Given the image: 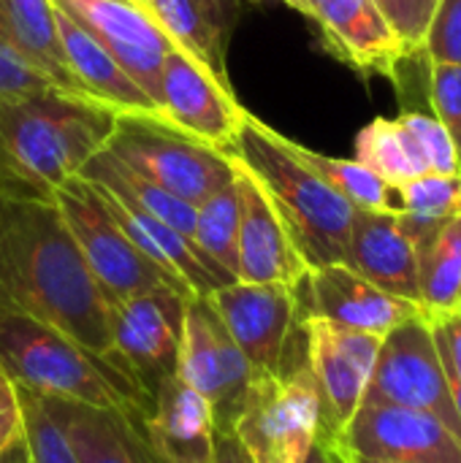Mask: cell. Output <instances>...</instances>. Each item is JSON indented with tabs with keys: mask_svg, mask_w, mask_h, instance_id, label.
<instances>
[{
	"mask_svg": "<svg viewBox=\"0 0 461 463\" xmlns=\"http://www.w3.org/2000/svg\"><path fill=\"white\" fill-rule=\"evenodd\" d=\"M0 315L41 320L114 364L109 301L54 201L0 193Z\"/></svg>",
	"mask_w": 461,
	"mask_h": 463,
	"instance_id": "6da1fadb",
	"label": "cell"
},
{
	"mask_svg": "<svg viewBox=\"0 0 461 463\" xmlns=\"http://www.w3.org/2000/svg\"><path fill=\"white\" fill-rule=\"evenodd\" d=\"M117 114L57 90L0 98V193L52 201L109 144Z\"/></svg>",
	"mask_w": 461,
	"mask_h": 463,
	"instance_id": "7a4b0ae2",
	"label": "cell"
},
{
	"mask_svg": "<svg viewBox=\"0 0 461 463\" xmlns=\"http://www.w3.org/2000/svg\"><path fill=\"white\" fill-rule=\"evenodd\" d=\"M231 155L261 182L307 269L345 263L353 209L291 146L247 111Z\"/></svg>",
	"mask_w": 461,
	"mask_h": 463,
	"instance_id": "3957f363",
	"label": "cell"
},
{
	"mask_svg": "<svg viewBox=\"0 0 461 463\" xmlns=\"http://www.w3.org/2000/svg\"><path fill=\"white\" fill-rule=\"evenodd\" d=\"M0 372L38 396H54L101 410L149 418L152 396L114 364L92 355L57 328L24 317L0 315Z\"/></svg>",
	"mask_w": 461,
	"mask_h": 463,
	"instance_id": "277c9868",
	"label": "cell"
},
{
	"mask_svg": "<svg viewBox=\"0 0 461 463\" xmlns=\"http://www.w3.org/2000/svg\"><path fill=\"white\" fill-rule=\"evenodd\" d=\"M52 201L60 209V217L109 307L163 285L193 296L125 236L90 182L73 176L54 193Z\"/></svg>",
	"mask_w": 461,
	"mask_h": 463,
	"instance_id": "5b68a950",
	"label": "cell"
},
{
	"mask_svg": "<svg viewBox=\"0 0 461 463\" xmlns=\"http://www.w3.org/2000/svg\"><path fill=\"white\" fill-rule=\"evenodd\" d=\"M106 149L168 195L198 206L234 182L228 152L206 146L166 122L120 117Z\"/></svg>",
	"mask_w": 461,
	"mask_h": 463,
	"instance_id": "8992f818",
	"label": "cell"
},
{
	"mask_svg": "<svg viewBox=\"0 0 461 463\" xmlns=\"http://www.w3.org/2000/svg\"><path fill=\"white\" fill-rule=\"evenodd\" d=\"M321 426V396L304 361L283 374H255L234 431L253 463H302Z\"/></svg>",
	"mask_w": 461,
	"mask_h": 463,
	"instance_id": "52a82bcc",
	"label": "cell"
},
{
	"mask_svg": "<svg viewBox=\"0 0 461 463\" xmlns=\"http://www.w3.org/2000/svg\"><path fill=\"white\" fill-rule=\"evenodd\" d=\"M206 298L255 374H283L307 361V339L293 288L236 279Z\"/></svg>",
	"mask_w": 461,
	"mask_h": 463,
	"instance_id": "ba28073f",
	"label": "cell"
},
{
	"mask_svg": "<svg viewBox=\"0 0 461 463\" xmlns=\"http://www.w3.org/2000/svg\"><path fill=\"white\" fill-rule=\"evenodd\" d=\"M361 404H397L429 412L461 442V418L427 315H416L383 336Z\"/></svg>",
	"mask_w": 461,
	"mask_h": 463,
	"instance_id": "9c48e42d",
	"label": "cell"
},
{
	"mask_svg": "<svg viewBox=\"0 0 461 463\" xmlns=\"http://www.w3.org/2000/svg\"><path fill=\"white\" fill-rule=\"evenodd\" d=\"M187 298L193 296L163 285L109 307L114 364L147 396H155L179 372Z\"/></svg>",
	"mask_w": 461,
	"mask_h": 463,
	"instance_id": "30bf717a",
	"label": "cell"
},
{
	"mask_svg": "<svg viewBox=\"0 0 461 463\" xmlns=\"http://www.w3.org/2000/svg\"><path fill=\"white\" fill-rule=\"evenodd\" d=\"M177 374L209 402L215 426L234 429L255 372L247 364L245 353L228 336L220 315L206 296H193L185 304Z\"/></svg>",
	"mask_w": 461,
	"mask_h": 463,
	"instance_id": "8fae6325",
	"label": "cell"
},
{
	"mask_svg": "<svg viewBox=\"0 0 461 463\" xmlns=\"http://www.w3.org/2000/svg\"><path fill=\"white\" fill-rule=\"evenodd\" d=\"M160 117L168 128L220 152H231L247 109L234 98L228 79H220L174 43L160 73Z\"/></svg>",
	"mask_w": 461,
	"mask_h": 463,
	"instance_id": "7c38bea8",
	"label": "cell"
},
{
	"mask_svg": "<svg viewBox=\"0 0 461 463\" xmlns=\"http://www.w3.org/2000/svg\"><path fill=\"white\" fill-rule=\"evenodd\" d=\"M302 326L307 339V366L321 396L323 426L342 434L364 402L383 339L323 317H302Z\"/></svg>",
	"mask_w": 461,
	"mask_h": 463,
	"instance_id": "4fadbf2b",
	"label": "cell"
},
{
	"mask_svg": "<svg viewBox=\"0 0 461 463\" xmlns=\"http://www.w3.org/2000/svg\"><path fill=\"white\" fill-rule=\"evenodd\" d=\"M79 27L95 35L125 73L160 109L163 60L174 41L133 0H52ZM163 119V117H160Z\"/></svg>",
	"mask_w": 461,
	"mask_h": 463,
	"instance_id": "5bb4252c",
	"label": "cell"
},
{
	"mask_svg": "<svg viewBox=\"0 0 461 463\" xmlns=\"http://www.w3.org/2000/svg\"><path fill=\"white\" fill-rule=\"evenodd\" d=\"M340 439L372 461L461 463V442L440 418L397 404H361Z\"/></svg>",
	"mask_w": 461,
	"mask_h": 463,
	"instance_id": "9a60e30c",
	"label": "cell"
},
{
	"mask_svg": "<svg viewBox=\"0 0 461 463\" xmlns=\"http://www.w3.org/2000/svg\"><path fill=\"white\" fill-rule=\"evenodd\" d=\"M296 301L302 317H323L380 339L399 323L424 315L418 304L375 288L345 263L310 269L296 288Z\"/></svg>",
	"mask_w": 461,
	"mask_h": 463,
	"instance_id": "2e32d148",
	"label": "cell"
},
{
	"mask_svg": "<svg viewBox=\"0 0 461 463\" xmlns=\"http://www.w3.org/2000/svg\"><path fill=\"white\" fill-rule=\"evenodd\" d=\"M231 163H234V187L239 195V236H236L239 282L285 285L296 290L310 271L304 258L291 241L261 182L234 155Z\"/></svg>",
	"mask_w": 461,
	"mask_h": 463,
	"instance_id": "e0dca14e",
	"label": "cell"
},
{
	"mask_svg": "<svg viewBox=\"0 0 461 463\" xmlns=\"http://www.w3.org/2000/svg\"><path fill=\"white\" fill-rule=\"evenodd\" d=\"M310 16L326 49L364 76H386L399 84L408 49L383 19L375 0H299V8Z\"/></svg>",
	"mask_w": 461,
	"mask_h": 463,
	"instance_id": "ac0fdd59",
	"label": "cell"
},
{
	"mask_svg": "<svg viewBox=\"0 0 461 463\" xmlns=\"http://www.w3.org/2000/svg\"><path fill=\"white\" fill-rule=\"evenodd\" d=\"M71 439L79 463H171L147 437L144 418L41 396Z\"/></svg>",
	"mask_w": 461,
	"mask_h": 463,
	"instance_id": "d6986e66",
	"label": "cell"
},
{
	"mask_svg": "<svg viewBox=\"0 0 461 463\" xmlns=\"http://www.w3.org/2000/svg\"><path fill=\"white\" fill-rule=\"evenodd\" d=\"M57 33H60L65 65L79 92L87 100L109 109L117 117L163 122L158 103L125 73V68L109 54V49L60 8H57Z\"/></svg>",
	"mask_w": 461,
	"mask_h": 463,
	"instance_id": "ffe728a7",
	"label": "cell"
},
{
	"mask_svg": "<svg viewBox=\"0 0 461 463\" xmlns=\"http://www.w3.org/2000/svg\"><path fill=\"white\" fill-rule=\"evenodd\" d=\"M345 266L375 288L421 307L418 255L402 233L397 212L353 209Z\"/></svg>",
	"mask_w": 461,
	"mask_h": 463,
	"instance_id": "44dd1931",
	"label": "cell"
},
{
	"mask_svg": "<svg viewBox=\"0 0 461 463\" xmlns=\"http://www.w3.org/2000/svg\"><path fill=\"white\" fill-rule=\"evenodd\" d=\"M144 431L171 463H212V407L179 374L163 383L152 396V412L144 418Z\"/></svg>",
	"mask_w": 461,
	"mask_h": 463,
	"instance_id": "7402d4cb",
	"label": "cell"
},
{
	"mask_svg": "<svg viewBox=\"0 0 461 463\" xmlns=\"http://www.w3.org/2000/svg\"><path fill=\"white\" fill-rule=\"evenodd\" d=\"M242 0H152V16L163 33L220 79L226 76L228 38Z\"/></svg>",
	"mask_w": 461,
	"mask_h": 463,
	"instance_id": "603a6c76",
	"label": "cell"
},
{
	"mask_svg": "<svg viewBox=\"0 0 461 463\" xmlns=\"http://www.w3.org/2000/svg\"><path fill=\"white\" fill-rule=\"evenodd\" d=\"M0 27L11 46L35 71H41L54 90L84 98L65 65L57 33V8L52 0H0Z\"/></svg>",
	"mask_w": 461,
	"mask_h": 463,
	"instance_id": "cb8c5ba5",
	"label": "cell"
},
{
	"mask_svg": "<svg viewBox=\"0 0 461 463\" xmlns=\"http://www.w3.org/2000/svg\"><path fill=\"white\" fill-rule=\"evenodd\" d=\"M84 182L111 193L114 198L133 203L139 209H144L147 214L163 220L166 225H171L174 231H179L182 236H187L193 241V225H196V206L168 195L166 190H160L158 184L147 182L144 176H139L136 171H130L125 163H120L106 146L82 168L79 174ZM196 244V241H193Z\"/></svg>",
	"mask_w": 461,
	"mask_h": 463,
	"instance_id": "d4e9b609",
	"label": "cell"
},
{
	"mask_svg": "<svg viewBox=\"0 0 461 463\" xmlns=\"http://www.w3.org/2000/svg\"><path fill=\"white\" fill-rule=\"evenodd\" d=\"M394 190H397V222L402 233L410 239L416 255H421L443 231V225L461 212V174L459 176L424 174Z\"/></svg>",
	"mask_w": 461,
	"mask_h": 463,
	"instance_id": "484cf974",
	"label": "cell"
},
{
	"mask_svg": "<svg viewBox=\"0 0 461 463\" xmlns=\"http://www.w3.org/2000/svg\"><path fill=\"white\" fill-rule=\"evenodd\" d=\"M356 160L391 187L432 174L416 136L399 119L386 117H378L367 128H361V133L356 136Z\"/></svg>",
	"mask_w": 461,
	"mask_h": 463,
	"instance_id": "4316f807",
	"label": "cell"
},
{
	"mask_svg": "<svg viewBox=\"0 0 461 463\" xmlns=\"http://www.w3.org/2000/svg\"><path fill=\"white\" fill-rule=\"evenodd\" d=\"M418 288L424 315L456 312L461 296V212L418 255Z\"/></svg>",
	"mask_w": 461,
	"mask_h": 463,
	"instance_id": "83f0119b",
	"label": "cell"
},
{
	"mask_svg": "<svg viewBox=\"0 0 461 463\" xmlns=\"http://www.w3.org/2000/svg\"><path fill=\"white\" fill-rule=\"evenodd\" d=\"M291 146L351 206H356V209H378V212H397V190L391 184H386L380 176H375L359 160L329 157V155L307 149V146H302L296 141H291Z\"/></svg>",
	"mask_w": 461,
	"mask_h": 463,
	"instance_id": "f1b7e54d",
	"label": "cell"
},
{
	"mask_svg": "<svg viewBox=\"0 0 461 463\" xmlns=\"http://www.w3.org/2000/svg\"><path fill=\"white\" fill-rule=\"evenodd\" d=\"M236 236H239V195L231 182L196 206L193 241L215 266H220L234 279H239Z\"/></svg>",
	"mask_w": 461,
	"mask_h": 463,
	"instance_id": "f546056e",
	"label": "cell"
},
{
	"mask_svg": "<svg viewBox=\"0 0 461 463\" xmlns=\"http://www.w3.org/2000/svg\"><path fill=\"white\" fill-rule=\"evenodd\" d=\"M22 407V434L33 463H79L76 450L60 423L46 410L43 399L27 388H16Z\"/></svg>",
	"mask_w": 461,
	"mask_h": 463,
	"instance_id": "4dcf8cb0",
	"label": "cell"
},
{
	"mask_svg": "<svg viewBox=\"0 0 461 463\" xmlns=\"http://www.w3.org/2000/svg\"><path fill=\"white\" fill-rule=\"evenodd\" d=\"M421 144L427 160H429V171L440 174V176H459V155L456 146L451 141V136L446 133V128L437 122V117L421 114V111H402L397 117Z\"/></svg>",
	"mask_w": 461,
	"mask_h": 463,
	"instance_id": "1f68e13d",
	"label": "cell"
},
{
	"mask_svg": "<svg viewBox=\"0 0 461 463\" xmlns=\"http://www.w3.org/2000/svg\"><path fill=\"white\" fill-rule=\"evenodd\" d=\"M429 98L437 122L456 146L461 165V65L429 62Z\"/></svg>",
	"mask_w": 461,
	"mask_h": 463,
	"instance_id": "d6a6232c",
	"label": "cell"
},
{
	"mask_svg": "<svg viewBox=\"0 0 461 463\" xmlns=\"http://www.w3.org/2000/svg\"><path fill=\"white\" fill-rule=\"evenodd\" d=\"M437 3L440 0H375L383 19L389 22V27L402 41L410 57L421 54Z\"/></svg>",
	"mask_w": 461,
	"mask_h": 463,
	"instance_id": "836d02e7",
	"label": "cell"
},
{
	"mask_svg": "<svg viewBox=\"0 0 461 463\" xmlns=\"http://www.w3.org/2000/svg\"><path fill=\"white\" fill-rule=\"evenodd\" d=\"M421 54L427 62H448V65H461V0H440Z\"/></svg>",
	"mask_w": 461,
	"mask_h": 463,
	"instance_id": "e575fe53",
	"label": "cell"
},
{
	"mask_svg": "<svg viewBox=\"0 0 461 463\" xmlns=\"http://www.w3.org/2000/svg\"><path fill=\"white\" fill-rule=\"evenodd\" d=\"M46 90H54L52 81L11 46L8 35L0 27V98H24Z\"/></svg>",
	"mask_w": 461,
	"mask_h": 463,
	"instance_id": "d590c367",
	"label": "cell"
},
{
	"mask_svg": "<svg viewBox=\"0 0 461 463\" xmlns=\"http://www.w3.org/2000/svg\"><path fill=\"white\" fill-rule=\"evenodd\" d=\"M427 320L440 353L448 388L451 393H461V317L456 312H448V315H427Z\"/></svg>",
	"mask_w": 461,
	"mask_h": 463,
	"instance_id": "8d00e7d4",
	"label": "cell"
},
{
	"mask_svg": "<svg viewBox=\"0 0 461 463\" xmlns=\"http://www.w3.org/2000/svg\"><path fill=\"white\" fill-rule=\"evenodd\" d=\"M16 434H22V407L16 385L0 372V448H5Z\"/></svg>",
	"mask_w": 461,
	"mask_h": 463,
	"instance_id": "74e56055",
	"label": "cell"
},
{
	"mask_svg": "<svg viewBox=\"0 0 461 463\" xmlns=\"http://www.w3.org/2000/svg\"><path fill=\"white\" fill-rule=\"evenodd\" d=\"M302 463H351V453L342 445L340 434H334L326 426H321L315 442L310 445V450L302 458Z\"/></svg>",
	"mask_w": 461,
	"mask_h": 463,
	"instance_id": "f35d334b",
	"label": "cell"
},
{
	"mask_svg": "<svg viewBox=\"0 0 461 463\" xmlns=\"http://www.w3.org/2000/svg\"><path fill=\"white\" fill-rule=\"evenodd\" d=\"M212 463H253L250 453L239 442L234 429L215 426V448H212Z\"/></svg>",
	"mask_w": 461,
	"mask_h": 463,
	"instance_id": "ab89813d",
	"label": "cell"
},
{
	"mask_svg": "<svg viewBox=\"0 0 461 463\" xmlns=\"http://www.w3.org/2000/svg\"><path fill=\"white\" fill-rule=\"evenodd\" d=\"M0 463H33L30 461L27 442H24V434H16V437L0 450Z\"/></svg>",
	"mask_w": 461,
	"mask_h": 463,
	"instance_id": "60d3db41",
	"label": "cell"
},
{
	"mask_svg": "<svg viewBox=\"0 0 461 463\" xmlns=\"http://www.w3.org/2000/svg\"><path fill=\"white\" fill-rule=\"evenodd\" d=\"M351 463H416V461H372V458H359L351 453Z\"/></svg>",
	"mask_w": 461,
	"mask_h": 463,
	"instance_id": "b9f144b4",
	"label": "cell"
},
{
	"mask_svg": "<svg viewBox=\"0 0 461 463\" xmlns=\"http://www.w3.org/2000/svg\"><path fill=\"white\" fill-rule=\"evenodd\" d=\"M133 3H136L139 8H144V11H147V14L152 16V0H133ZM152 19H155V16H152Z\"/></svg>",
	"mask_w": 461,
	"mask_h": 463,
	"instance_id": "7bdbcfd3",
	"label": "cell"
},
{
	"mask_svg": "<svg viewBox=\"0 0 461 463\" xmlns=\"http://www.w3.org/2000/svg\"><path fill=\"white\" fill-rule=\"evenodd\" d=\"M280 3H285V5H291V8H299V0H280Z\"/></svg>",
	"mask_w": 461,
	"mask_h": 463,
	"instance_id": "ee69618b",
	"label": "cell"
},
{
	"mask_svg": "<svg viewBox=\"0 0 461 463\" xmlns=\"http://www.w3.org/2000/svg\"><path fill=\"white\" fill-rule=\"evenodd\" d=\"M456 315H459V317H461V296H459V307H456Z\"/></svg>",
	"mask_w": 461,
	"mask_h": 463,
	"instance_id": "f6af8a7d",
	"label": "cell"
},
{
	"mask_svg": "<svg viewBox=\"0 0 461 463\" xmlns=\"http://www.w3.org/2000/svg\"><path fill=\"white\" fill-rule=\"evenodd\" d=\"M0 450H3V448H0Z\"/></svg>",
	"mask_w": 461,
	"mask_h": 463,
	"instance_id": "bcb514c9",
	"label": "cell"
}]
</instances>
